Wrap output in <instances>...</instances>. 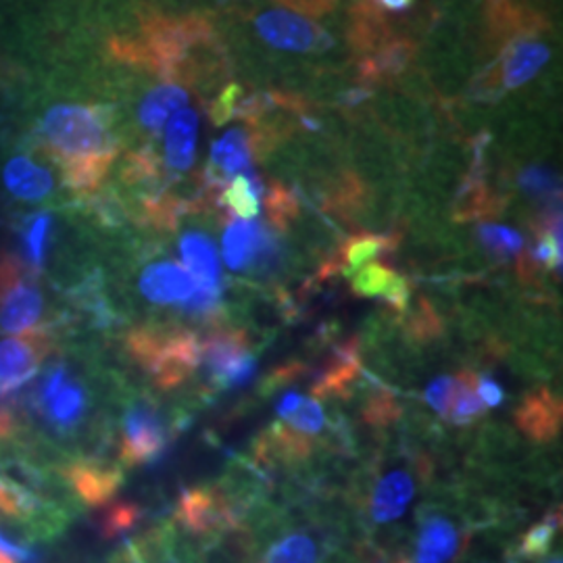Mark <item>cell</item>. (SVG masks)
Wrapping results in <instances>:
<instances>
[{
  "instance_id": "1",
  "label": "cell",
  "mask_w": 563,
  "mask_h": 563,
  "mask_svg": "<svg viewBox=\"0 0 563 563\" xmlns=\"http://www.w3.org/2000/svg\"><path fill=\"white\" fill-rule=\"evenodd\" d=\"M38 139L78 195L95 192L118 157L111 113L99 104H53L42 115Z\"/></svg>"
},
{
  "instance_id": "2",
  "label": "cell",
  "mask_w": 563,
  "mask_h": 563,
  "mask_svg": "<svg viewBox=\"0 0 563 563\" xmlns=\"http://www.w3.org/2000/svg\"><path fill=\"white\" fill-rule=\"evenodd\" d=\"M134 362L162 388H176L201 363V341L186 330L139 328L128 336Z\"/></svg>"
},
{
  "instance_id": "3",
  "label": "cell",
  "mask_w": 563,
  "mask_h": 563,
  "mask_svg": "<svg viewBox=\"0 0 563 563\" xmlns=\"http://www.w3.org/2000/svg\"><path fill=\"white\" fill-rule=\"evenodd\" d=\"M44 305L34 274L20 260L0 255V332L30 334L46 328Z\"/></svg>"
},
{
  "instance_id": "4",
  "label": "cell",
  "mask_w": 563,
  "mask_h": 563,
  "mask_svg": "<svg viewBox=\"0 0 563 563\" xmlns=\"http://www.w3.org/2000/svg\"><path fill=\"white\" fill-rule=\"evenodd\" d=\"M201 363L209 383L218 388L241 386L255 374V357L249 339L232 330L216 332L201 342Z\"/></svg>"
},
{
  "instance_id": "5",
  "label": "cell",
  "mask_w": 563,
  "mask_h": 563,
  "mask_svg": "<svg viewBox=\"0 0 563 563\" xmlns=\"http://www.w3.org/2000/svg\"><path fill=\"white\" fill-rule=\"evenodd\" d=\"M167 426L151 402H136L128 409L121 426V462L130 467L153 462L167 449Z\"/></svg>"
},
{
  "instance_id": "6",
  "label": "cell",
  "mask_w": 563,
  "mask_h": 563,
  "mask_svg": "<svg viewBox=\"0 0 563 563\" xmlns=\"http://www.w3.org/2000/svg\"><path fill=\"white\" fill-rule=\"evenodd\" d=\"M282 423L274 428L282 453L305 455L325 423L322 405L299 393H286L278 402Z\"/></svg>"
},
{
  "instance_id": "7",
  "label": "cell",
  "mask_w": 563,
  "mask_h": 563,
  "mask_svg": "<svg viewBox=\"0 0 563 563\" xmlns=\"http://www.w3.org/2000/svg\"><path fill=\"white\" fill-rule=\"evenodd\" d=\"M51 351L48 328L0 341V393L32 383L36 369Z\"/></svg>"
},
{
  "instance_id": "8",
  "label": "cell",
  "mask_w": 563,
  "mask_h": 563,
  "mask_svg": "<svg viewBox=\"0 0 563 563\" xmlns=\"http://www.w3.org/2000/svg\"><path fill=\"white\" fill-rule=\"evenodd\" d=\"M276 244L260 223L232 220L223 232V260L230 269H265L274 262Z\"/></svg>"
},
{
  "instance_id": "9",
  "label": "cell",
  "mask_w": 563,
  "mask_h": 563,
  "mask_svg": "<svg viewBox=\"0 0 563 563\" xmlns=\"http://www.w3.org/2000/svg\"><path fill=\"white\" fill-rule=\"evenodd\" d=\"M255 25L263 41L282 51L305 53L320 51L330 44L318 25L290 11H265L257 18Z\"/></svg>"
},
{
  "instance_id": "10",
  "label": "cell",
  "mask_w": 563,
  "mask_h": 563,
  "mask_svg": "<svg viewBox=\"0 0 563 563\" xmlns=\"http://www.w3.org/2000/svg\"><path fill=\"white\" fill-rule=\"evenodd\" d=\"M476 383L478 380L472 374H462L455 378L444 376L428 386L426 399L449 422H474L486 409L483 399L478 397Z\"/></svg>"
},
{
  "instance_id": "11",
  "label": "cell",
  "mask_w": 563,
  "mask_h": 563,
  "mask_svg": "<svg viewBox=\"0 0 563 563\" xmlns=\"http://www.w3.org/2000/svg\"><path fill=\"white\" fill-rule=\"evenodd\" d=\"M176 518L192 534H213L234 522L222 495L211 488H188L180 497Z\"/></svg>"
},
{
  "instance_id": "12",
  "label": "cell",
  "mask_w": 563,
  "mask_h": 563,
  "mask_svg": "<svg viewBox=\"0 0 563 563\" xmlns=\"http://www.w3.org/2000/svg\"><path fill=\"white\" fill-rule=\"evenodd\" d=\"M199 284L176 262L151 263L141 276V292L151 302L176 305L188 301Z\"/></svg>"
},
{
  "instance_id": "13",
  "label": "cell",
  "mask_w": 563,
  "mask_h": 563,
  "mask_svg": "<svg viewBox=\"0 0 563 563\" xmlns=\"http://www.w3.org/2000/svg\"><path fill=\"white\" fill-rule=\"evenodd\" d=\"M65 478L84 504L104 505L120 488L121 472L97 462H76L65 467Z\"/></svg>"
},
{
  "instance_id": "14",
  "label": "cell",
  "mask_w": 563,
  "mask_h": 563,
  "mask_svg": "<svg viewBox=\"0 0 563 563\" xmlns=\"http://www.w3.org/2000/svg\"><path fill=\"white\" fill-rule=\"evenodd\" d=\"M2 181L4 188L20 201H44L55 190L51 172L25 155H18L7 162L2 169Z\"/></svg>"
},
{
  "instance_id": "15",
  "label": "cell",
  "mask_w": 563,
  "mask_h": 563,
  "mask_svg": "<svg viewBox=\"0 0 563 563\" xmlns=\"http://www.w3.org/2000/svg\"><path fill=\"white\" fill-rule=\"evenodd\" d=\"M197 134H199V115L195 109H180L172 115L165 130V165L184 174L195 163L197 151Z\"/></svg>"
},
{
  "instance_id": "16",
  "label": "cell",
  "mask_w": 563,
  "mask_h": 563,
  "mask_svg": "<svg viewBox=\"0 0 563 563\" xmlns=\"http://www.w3.org/2000/svg\"><path fill=\"white\" fill-rule=\"evenodd\" d=\"M86 411V390L80 383L69 376L59 384V388L36 407V413L42 416L48 426L57 432L74 430L84 418Z\"/></svg>"
},
{
  "instance_id": "17",
  "label": "cell",
  "mask_w": 563,
  "mask_h": 563,
  "mask_svg": "<svg viewBox=\"0 0 563 563\" xmlns=\"http://www.w3.org/2000/svg\"><path fill=\"white\" fill-rule=\"evenodd\" d=\"M353 290L362 297H380L397 311H402L409 301V286L405 278L383 263H365L355 269Z\"/></svg>"
},
{
  "instance_id": "18",
  "label": "cell",
  "mask_w": 563,
  "mask_h": 563,
  "mask_svg": "<svg viewBox=\"0 0 563 563\" xmlns=\"http://www.w3.org/2000/svg\"><path fill=\"white\" fill-rule=\"evenodd\" d=\"M518 423L528 437L549 441L560 432L562 405L549 390H537L518 409Z\"/></svg>"
},
{
  "instance_id": "19",
  "label": "cell",
  "mask_w": 563,
  "mask_h": 563,
  "mask_svg": "<svg viewBox=\"0 0 563 563\" xmlns=\"http://www.w3.org/2000/svg\"><path fill=\"white\" fill-rule=\"evenodd\" d=\"M413 478L402 470L384 476L372 497V518L378 523L399 520L413 499Z\"/></svg>"
},
{
  "instance_id": "20",
  "label": "cell",
  "mask_w": 563,
  "mask_h": 563,
  "mask_svg": "<svg viewBox=\"0 0 563 563\" xmlns=\"http://www.w3.org/2000/svg\"><path fill=\"white\" fill-rule=\"evenodd\" d=\"M180 253L199 286L220 290V260L213 242L201 232H188L181 236Z\"/></svg>"
},
{
  "instance_id": "21",
  "label": "cell",
  "mask_w": 563,
  "mask_h": 563,
  "mask_svg": "<svg viewBox=\"0 0 563 563\" xmlns=\"http://www.w3.org/2000/svg\"><path fill=\"white\" fill-rule=\"evenodd\" d=\"M188 102V92L181 88L180 84L165 81L162 86L153 88L139 109V120L142 128L148 130L151 134H159L165 121L169 120L176 111H180Z\"/></svg>"
},
{
  "instance_id": "22",
  "label": "cell",
  "mask_w": 563,
  "mask_h": 563,
  "mask_svg": "<svg viewBox=\"0 0 563 563\" xmlns=\"http://www.w3.org/2000/svg\"><path fill=\"white\" fill-rule=\"evenodd\" d=\"M457 530L446 518L426 520L416 543V563H449L457 551Z\"/></svg>"
},
{
  "instance_id": "23",
  "label": "cell",
  "mask_w": 563,
  "mask_h": 563,
  "mask_svg": "<svg viewBox=\"0 0 563 563\" xmlns=\"http://www.w3.org/2000/svg\"><path fill=\"white\" fill-rule=\"evenodd\" d=\"M549 60V48L543 42L523 41L509 48L504 65L505 88H520L532 80Z\"/></svg>"
},
{
  "instance_id": "24",
  "label": "cell",
  "mask_w": 563,
  "mask_h": 563,
  "mask_svg": "<svg viewBox=\"0 0 563 563\" xmlns=\"http://www.w3.org/2000/svg\"><path fill=\"white\" fill-rule=\"evenodd\" d=\"M53 234V216L48 211H38L30 216L20 228V262L36 276L41 274L46 253H48V242Z\"/></svg>"
},
{
  "instance_id": "25",
  "label": "cell",
  "mask_w": 563,
  "mask_h": 563,
  "mask_svg": "<svg viewBox=\"0 0 563 563\" xmlns=\"http://www.w3.org/2000/svg\"><path fill=\"white\" fill-rule=\"evenodd\" d=\"M253 159V141L244 130H230L213 144L211 165L222 178H234L251 167Z\"/></svg>"
},
{
  "instance_id": "26",
  "label": "cell",
  "mask_w": 563,
  "mask_h": 563,
  "mask_svg": "<svg viewBox=\"0 0 563 563\" xmlns=\"http://www.w3.org/2000/svg\"><path fill=\"white\" fill-rule=\"evenodd\" d=\"M360 374V351L357 342L349 341L336 351L334 360L328 363V369L316 384V395H341L344 388L355 383Z\"/></svg>"
},
{
  "instance_id": "27",
  "label": "cell",
  "mask_w": 563,
  "mask_h": 563,
  "mask_svg": "<svg viewBox=\"0 0 563 563\" xmlns=\"http://www.w3.org/2000/svg\"><path fill=\"white\" fill-rule=\"evenodd\" d=\"M262 184L246 169L225 184L222 202L241 220H253L260 213Z\"/></svg>"
},
{
  "instance_id": "28",
  "label": "cell",
  "mask_w": 563,
  "mask_h": 563,
  "mask_svg": "<svg viewBox=\"0 0 563 563\" xmlns=\"http://www.w3.org/2000/svg\"><path fill=\"white\" fill-rule=\"evenodd\" d=\"M318 555L316 541L302 532H295L272 544L260 563H318Z\"/></svg>"
},
{
  "instance_id": "29",
  "label": "cell",
  "mask_w": 563,
  "mask_h": 563,
  "mask_svg": "<svg viewBox=\"0 0 563 563\" xmlns=\"http://www.w3.org/2000/svg\"><path fill=\"white\" fill-rule=\"evenodd\" d=\"M390 246V241L386 236H355L353 241L346 242L342 246L341 260L344 263L346 274L355 272L363 267L365 263L372 262L378 253H383L384 249Z\"/></svg>"
},
{
  "instance_id": "30",
  "label": "cell",
  "mask_w": 563,
  "mask_h": 563,
  "mask_svg": "<svg viewBox=\"0 0 563 563\" xmlns=\"http://www.w3.org/2000/svg\"><path fill=\"white\" fill-rule=\"evenodd\" d=\"M27 409V386L0 393V441L11 439L18 432L21 411Z\"/></svg>"
},
{
  "instance_id": "31",
  "label": "cell",
  "mask_w": 563,
  "mask_h": 563,
  "mask_svg": "<svg viewBox=\"0 0 563 563\" xmlns=\"http://www.w3.org/2000/svg\"><path fill=\"white\" fill-rule=\"evenodd\" d=\"M560 530V514H551L547 516L543 522L532 526L522 539V555L526 558H537V555H544L551 551L555 534Z\"/></svg>"
},
{
  "instance_id": "32",
  "label": "cell",
  "mask_w": 563,
  "mask_h": 563,
  "mask_svg": "<svg viewBox=\"0 0 563 563\" xmlns=\"http://www.w3.org/2000/svg\"><path fill=\"white\" fill-rule=\"evenodd\" d=\"M478 234H481L484 246L495 255L511 257V255H518L522 251V236L511 228L497 225V223H486L481 228Z\"/></svg>"
},
{
  "instance_id": "33",
  "label": "cell",
  "mask_w": 563,
  "mask_h": 563,
  "mask_svg": "<svg viewBox=\"0 0 563 563\" xmlns=\"http://www.w3.org/2000/svg\"><path fill=\"white\" fill-rule=\"evenodd\" d=\"M141 518V509L132 504L111 505L104 516H102V534L107 539H115L123 534L125 530H130L134 523Z\"/></svg>"
},
{
  "instance_id": "34",
  "label": "cell",
  "mask_w": 563,
  "mask_h": 563,
  "mask_svg": "<svg viewBox=\"0 0 563 563\" xmlns=\"http://www.w3.org/2000/svg\"><path fill=\"white\" fill-rule=\"evenodd\" d=\"M522 184L526 190L534 192V195H547L555 188V178L551 172L541 169V167H532L522 176Z\"/></svg>"
},
{
  "instance_id": "35",
  "label": "cell",
  "mask_w": 563,
  "mask_h": 563,
  "mask_svg": "<svg viewBox=\"0 0 563 563\" xmlns=\"http://www.w3.org/2000/svg\"><path fill=\"white\" fill-rule=\"evenodd\" d=\"M476 388H478V397L483 399L486 407H495V405L504 401V390L493 378H481L476 383Z\"/></svg>"
},
{
  "instance_id": "36",
  "label": "cell",
  "mask_w": 563,
  "mask_h": 563,
  "mask_svg": "<svg viewBox=\"0 0 563 563\" xmlns=\"http://www.w3.org/2000/svg\"><path fill=\"white\" fill-rule=\"evenodd\" d=\"M290 2L292 7H299V9H307L311 13H322L323 9H328L332 4V0H286Z\"/></svg>"
},
{
  "instance_id": "37",
  "label": "cell",
  "mask_w": 563,
  "mask_h": 563,
  "mask_svg": "<svg viewBox=\"0 0 563 563\" xmlns=\"http://www.w3.org/2000/svg\"><path fill=\"white\" fill-rule=\"evenodd\" d=\"M388 11H405L413 0H380Z\"/></svg>"
},
{
  "instance_id": "38",
  "label": "cell",
  "mask_w": 563,
  "mask_h": 563,
  "mask_svg": "<svg viewBox=\"0 0 563 563\" xmlns=\"http://www.w3.org/2000/svg\"><path fill=\"white\" fill-rule=\"evenodd\" d=\"M0 563H18V562H15V560H13V558H11V555H7V553H2V551H0Z\"/></svg>"
},
{
  "instance_id": "39",
  "label": "cell",
  "mask_w": 563,
  "mask_h": 563,
  "mask_svg": "<svg viewBox=\"0 0 563 563\" xmlns=\"http://www.w3.org/2000/svg\"><path fill=\"white\" fill-rule=\"evenodd\" d=\"M547 563H562V558H553V560H551V562H547Z\"/></svg>"
}]
</instances>
